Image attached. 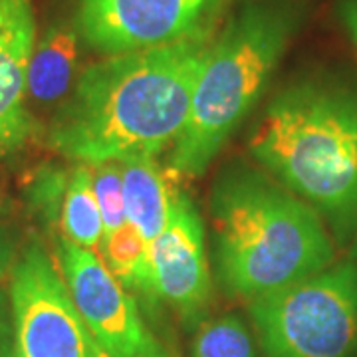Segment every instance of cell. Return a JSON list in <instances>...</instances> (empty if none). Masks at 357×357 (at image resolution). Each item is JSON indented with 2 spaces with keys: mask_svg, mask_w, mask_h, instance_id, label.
Returning a JSON list of instances; mask_svg holds the SVG:
<instances>
[{
  "mask_svg": "<svg viewBox=\"0 0 357 357\" xmlns=\"http://www.w3.org/2000/svg\"><path fill=\"white\" fill-rule=\"evenodd\" d=\"M215 38L213 30L88 66L52 121L50 145L84 165L157 157L173 147Z\"/></svg>",
  "mask_w": 357,
  "mask_h": 357,
  "instance_id": "6da1fadb",
  "label": "cell"
},
{
  "mask_svg": "<svg viewBox=\"0 0 357 357\" xmlns=\"http://www.w3.org/2000/svg\"><path fill=\"white\" fill-rule=\"evenodd\" d=\"M211 220L218 278L250 302L335 262L318 211L274 177L250 169L229 171L215 185Z\"/></svg>",
  "mask_w": 357,
  "mask_h": 357,
  "instance_id": "7a4b0ae2",
  "label": "cell"
},
{
  "mask_svg": "<svg viewBox=\"0 0 357 357\" xmlns=\"http://www.w3.org/2000/svg\"><path fill=\"white\" fill-rule=\"evenodd\" d=\"M250 153L312 204L342 241L357 230V91L298 82L280 91L250 135Z\"/></svg>",
  "mask_w": 357,
  "mask_h": 357,
  "instance_id": "3957f363",
  "label": "cell"
},
{
  "mask_svg": "<svg viewBox=\"0 0 357 357\" xmlns=\"http://www.w3.org/2000/svg\"><path fill=\"white\" fill-rule=\"evenodd\" d=\"M292 32V16L268 4H248L225 26L199 76L189 117L169 151L173 173L204 175L262 98Z\"/></svg>",
  "mask_w": 357,
  "mask_h": 357,
  "instance_id": "277c9868",
  "label": "cell"
},
{
  "mask_svg": "<svg viewBox=\"0 0 357 357\" xmlns=\"http://www.w3.org/2000/svg\"><path fill=\"white\" fill-rule=\"evenodd\" d=\"M266 357H354L357 264L332 266L250 302Z\"/></svg>",
  "mask_w": 357,
  "mask_h": 357,
  "instance_id": "5b68a950",
  "label": "cell"
},
{
  "mask_svg": "<svg viewBox=\"0 0 357 357\" xmlns=\"http://www.w3.org/2000/svg\"><path fill=\"white\" fill-rule=\"evenodd\" d=\"M14 357H100L62 270L34 243L10 274Z\"/></svg>",
  "mask_w": 357,
  "mask_h": 357,
  "instance_id": "8992f818",
  "label": "cell"
},
{
  "mask_svg": "<svg viewBox=\"0 0 357 357\" xmlns=\"http://www.w3.org/2000/svg\"><path fill=\"white\" fill-rule=\"evenodd\" d=\"M227 0H79L76 24L103 56L151 50L213 32Z\"/></svg>",
  "mask_w": 357,
  "mask_h": 357,
  "instance_id": "52a82bcc",
  "label": "cell"
},
{
  "mask_svg": "<svg viewBox=\"0 0 357 357\" xmlns=\"http://www.w3.org/2000/svg\"><path fill=\"white\" fill-rule=\"evenodd\" d=\"M60 270L77 312L98 347L109 357H171L141 318L137 302L102 256L62 238Z\"/></svg>",
  "mask_w": 357,
  "mask_h": 357,
  "instance_id": "ba28073f",
  "label": "cell"
},
{
  "mask_svg": "<svg viewBox=\"0 0 357 357\" xmlns=\"http://www.w3.org/2000/svg\"><path fill=\"white\" fill-rule=\"evenodd\" d=\"M149 256L151 300L165 302L185 319L199 318L211 302L213 278L203 220L189 195L175 192L169 220L149 244Z\"/></svg>",
  "mask_w": 357,
  "mask_h": 357,
  "instance_id": "9c48e42d",
  "label": "cell"
},
{
  "mask_svg": "<svg viewBox=\"0 0 357 357\" xmlns=\"http://www.w3.org/2000/svg\"><path fill=\"white\" fill-rule=\"evenodd\" d=\"M36 42L32 0H0V155L20 149L36 128L28 107V68Z\"/></svg>",
  "mask_w": 357,
  "mask_h": 357,
  "instance_id": "30bf717a",
  "label": "cell"
},
{
  "mask_svg": "<svg viewBox=\"0 0 357 357\" xmlns=\"http://www.w3.org/2000/svg\"><path fill=\"white\" fill-rule=\"evenodd\" d=\"M79 64V30L76 22L60 20L36 42L28 68V107H52L76 88Z\"/></svg>",
  "mask_w": 357,
  "mask_h": 357,
  "instance_id": "8fae6325",
  "label": "cell"
},
{
  "mask_svg": "<svg viewBox=\"0 0 357 357\" xmlns=\"http://www.w3.org/2000/svg\"><path fill=\"white\" fill-rule=\"evenodd\" d=\"M126 217L133 229L151 244L165 229L175 192L155 157L121 161Z\"/></svg>",
  "mask_w": 357,
  "mask_h": 357,
  "instance_id": "7c38bea8",
  "label": "cell"
},
{
  "mask_svg": "<svg viewBox=\"0 0 357 357\" xmlns=\"http://www.w3.org/2000/svg\"><path fill=\"white\" fill-rule=\"evenodd\" d=\"M60 229L64 232L62 238L76 244L79 248L100 255L105 230H103L102 211H100L98 197L91 183L89 165L77 163L70 171L64 204H62Z\"/></svg>",
  "mask_w": 357,
  "mask_h": 357,
  "instance_id": "4fadbf2b",
  "label": "cell"
},
{
  "mask_svg": "<svg viewBox=\"0 0 357 357\" xmlns=\"http://www.w3.org/2000/svg\"><path fill=\"white\" fill-rule=\"evenodd\" d=\"M100 256L123 288L145 294L151 300L149 243L129 222L103 236Z\"/></svg>",
  "mask_w": 357,
  "mask_h": 357,
  "instance_id": "5bb4252c",
  "label": "cell"
},
{
  "mask_svg": "<svg viewBox=\"0 0 357 357\" xmlns=\"http://www.w3.org/2000/svg\"><path fill=\"white\" fill-rule=\"evenodd\" d=\"M191 357H256V347L243 319L220 316L201 324Z\"/></svg>",
  "mask_w": 357,
  "mask_h": 357,
  "instance_id": "9a60e30c",
  "label": "cell"
},
{
  "mask_svg": "<svg viewBox=\"0 0 357 357\" xmlns=\"http://www.w3.org/2000/svg\"><path fill=\"white\" fill-rule=\"evenodd\" d=\"M91 171V183L98 197V204L102 211L103 230L112 234L114 230L123 227L128 222L126 217V199H123V177H121V163L119 161H107L89 165Z\"/></svg>",
  "mask_w": 357,
  "mask_h": 357,
  "instance_id": "2e32d148",
  "label": "cell"
},
{
  "mask_svg": "<svg viewBox=\"0 0 357 357\" xmlns=\"http://www.w3.org/2000/svg\"><path fill=\"white\" fill-rule=\"evenodd\" d=\"M68 177L70 175H66L60 169H46V171H42V175L32 187L34 204L38 206L42 217L48 222H60Z\"/></svg>",
  "mask_w": 357,
  "mask_h": 357,
  "instance_id": "e0dca14e",
  "label": "cell"
},
{
  "mask_svg": "<svg viewBox=\"0 0 357 357\" xmlns=\"http://www.w3.org/2000/svg\"><path fill=\"white\" fill-rule=\"evenodd\" d=\"M0 357H14L10 300L0 292Z\"/></svg>",
  "mask_w": 357,
  "mask_h": 357,
  "instance_id": "ac0fdd59",
  "label": "cell"
},
{
  "mask_svg": "<svg viewBox=\"0 0 357 357\" xmlns=\"http://www.w3.org/2000/svg\"><path fill=\"white\" fill-rule=\"evenodd\" d=\"M16 260V241L8 230L0 227V282H4L13 274Z\"/></svg>",
  "mask_w": 357,
  "mask_h": 357,
  "instance_id": "d6986e66",
  "label": "cell"
},
{
  "mask_svg": "<svg viewBox=\"0 0 357 357\" xmlns=\"http://www.w3.org/2000/svg\"><path fill=\"white\" fill-rule=\"evenodd\" d=\"M342 20L351 40L357 44V0H345L342 6Z\"/></svg>",
  "mask_w": 357,
  "mask_h": 357,
  "instance_id": "ffe728a7",
  "label": "cell"
},
{
  "mask_svg": "<svg viewBox=\"0 0 357 357\" xmlns=\"http://www.w3.org/2000/svg\"><path fill=\"white\" fill-rule=\"evenodd\" d=\"M351 260L357 264V230L354 234V243H351Z\"/></svg>",
  "mask_w": 357,
  "mask_h": 357,
  "instance_id": "44dd1931",
  "label": "cell"
},
{
  "mask_svg": "<svg viewBox=\"0 0 357 357\" xmlns=\"http://www.w3.org/2000/svg\"><path fill=\"white\" fill-rule=\"evenodd\" d=\"M100 357H109V356H107V354H103L102 349H100Z\"/></svg>",
  "mask_w": 357,
  "mask_h": 357,
  "instance_id": "7402d4cb",
  "label": "cell"
}]
</instances>
